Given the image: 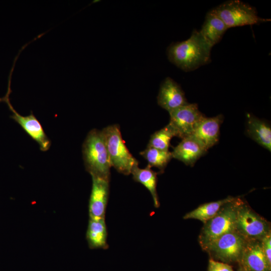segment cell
<instances>
[{
  "mask_svg": "<svg viewBox=\"0 0 271 271\" xmlns=\"http://www.w3.org/2000/svg\"><path fill=\"white\" fill-rule=\"evenodd\" d=\"M92 185L89 202V218H105L109 194V182L92 177Z\"/></svg>",
  "mask_w": 271,
  "mask_h": 271,
  "instance_id": "12",
  "label": "cell"
},
{
  "mask_svg": "<svg viewBox=\"0 0 271 271\" xmlns=\"http://www.w3.org/2000/svg\"><path fill=\"white\" fill-rule=\"evenodd\" d=\"M246 271H271L263 253L260 240H248L238 263Z\"/></svg>",
  "mask_w": 271,
  "mask_h": 271,
  "instance_id": "11",
  "label": "cell"
},
{
  "mask_svg": "<svg viewBox=\"0 0 271 271\" xmlns=\"http://www.w3.org/2000/svg\"><path fill=\"white\" fill-rule=\"evenodd\" d=\"M174 137H175V133L172 127L168 124L151 136L147 147L161 150L169 151L170 141Z\"/></svg>",
  "mask_w": 271,
  "mask_h": 271,
  "instance_id": "21",
  "label": "cell"
},
{
  "mask_svg": "<svg viewBox=\"0 0 271 271\" xmlns=\"http://www.w3.org/2000/svg\"><path fill=\"white\" fill-rule=\"evenodd\" d=\"M223 120L222 114L212 117L205 116L190 136L198 141L207 151L217 143Z\"/></svg>",
  "mask_w": 271,
  "mask_h": 271,
  "instance_id": "13",
  "label": "cell"
},
{
  "mask_svg": "<svg viewBox=\"0 0 271 271\" xmlns=\"http://www.w3.org/2000/svg\"><path fill=\"white\" fill-rule=\"evenodd\" d=\"M83 159L86 171L91 177L109 181L111 166L101 130H91L82 145Z\"/></svg>",
  "mask_w": 271,
  "mask_h": 271,
  "instance_id": "2",
  "label": "cell"
},
{
  "mask_svg": "<svg viewBox=\"0 0 271 271\" xmlns=\"http://www.w3.org/2000/svg\"><path fill=\"white\" fill-rule=\"evenodd\" d=\"M133 180L143 185L151 193L156 208L160 206L157 192V173L151 169L149 165L145 169L139 167V163L132 168L131 173Z\"/></svg>",
  "mask_w": 271,
  "mask_h": 271,
  "instance_id": "18",
  "label": "cell"
},
{
  "mask_svg": "<svg viewBox=\"0 0 271 271\" xmlns=\"http://www.w3.org/2000/svg\"><path fill=\"white\" fill-rule=\"evenodd\" d=\"M207 150L195 139L189 136L183 139L174 148L172 152L173 158L178 160L188 166H193Z\"/></svg>",
  "mask_w": 271,
  "mask_h": 271,
  "instance_id": "14",
  "label": "cell"
},
{
  "mask_svg": "<svg viewBox=\"0 0 271 271\" xmlns=\"http://www.w3.org/2000/svg\"><path fill=\"white\" fill-rule=\"evenodd\" d=\"M235 231L247 240H261L271 233L270 224L240 198L236 211Z\"/></svg>",
  "mask_w": 271,
  "mask_h": 271,
  "instance_id": "5",
  "label": "cell"
},
{
  "mask_svg": "<svg viewBox=\"0 0 271 271\" xmlns=\"http://www.w3.org/2000/svg\"><path fill=\"white\" fill-rule=\"evenodd\" d=\"M86 236L90 248H108L105 218H89Z\"/></svg>",
  "mask_w": 271,
  "mask_h": 271,
  "instance_id": "17",
  "label": "cell"
},
{
  "mask_svg": "<svg viewBox=\"0 0 271 271\" xmlns=\"http://www.w3.org/2000/svg\"><path fill=\"white\" fill-rule=\"evenodd\" d=\"M246 133L258 144L271 151V127L265 121L253 115H248Z\"/></svg>",
  "mask_w": 271,
  "mask_h": 271,
  "instance_id": "16",
  "label": "cell"
},
{
  "mask_svg": "<svg viewBox=\"0 0 271 271\" xmlns=\"http://www.w3.org/2000/svg\"><path fill=\"white\" fill-rule=\"evenodd\" d=\"M214 9L228 29L270 21L258 17L253 7L239 0L225 2Z\"/></svg>",
  "mask_w": 271,
  "mask_h": 271,
  "instance_id": "6",
  "label": "cell"
},
{
  "mask_svg": "<svg viewBox=\"0 0 271 271\" xmlns=\"http://www.w3.org/2000/svg\"><path fill=\"white\" fill-rule=\"evenodd\" d=\"M157 101L158 104L168 112L188 103L181 87L170 77L165 78L161 83Z\"/></svg>",
  "mask_w": 271,
  "mask_h": 271,
  "instance_id": "10",
  "label": "cell"
},
{
  "mask_svg": "<svg viewBox=\"0 0 271 271\" xmlns=\"http://www.w3.org/2000/svg\"><path fill=\"white\" fill-rule=\"evenodd\" d=\"M17 59H15L13 65L10 71L8 78L7 92L4 97L0 98V102H5L9 109L12 111L11 118L17 122L24 130L39 146L41 151L45 152L48 150L51 146V141L45 133L43 128L38 119L31 111L27 116H23L19 114L12 105L10 95L12 92L11 88L12 75Z\"/></svg>",
  "mask_w": 271,
  "mask_h": 271,
  "instance_id": "8",
  "label": "cell"
},
{
  "mask_svg": "<svg viewBox=\"0 0 271 271\" xmlns=\"http://www.w3.org/2000/svg\"><path fill=\"white\" fill-rule=\"evenodd\" d=\"M168 123L175 137L183 139L191 136L197 126L205 117L196 103H187L170 112Z\"/></svg>",
  "mask_w": 271,
  "mask_h": 271,
  "instance_id": "9",
  "label": "cell"
},
{
  "mask_svg": "<svg viewBox=\"0 0 271 271\" xmlns=\"http://www.w3.org/2000/svg\"><path fill=\"white\" fill-rule=\"evenodd\" d=\"M148 163L150 167H155L163 172L168 164L173 158L172 152L169 151H164L153 147H147L140 153Z\"/></svg>",
  "mask_w": 271,
  "mask_h": 271,
  "instance_id": "20",
  "label": "cell"
},
{
  "mask_svg": "<svg viewBox=\"0 0 271 271\" xmlns=\"http://www.w3.org/2000/svg\"><path fill=\"white\" fill-rule=\"evenodd\" d=\"M208 271H234L232 267L228 263L210 258Z\"/></svg>",
  "mask_w": 271,
  "mask_h": 271,
  "instance_id": "22",
  "label": "cell"
},
{
  "mask_svg": "<svg viewBox=\"0 0 271 271\" xmlns=\"http://www.w3.org/2000/svg\"><path fill=\"white\" fill-rule=\"evenodd\" d=\"M109 157L111 167L118 172L128 175L132 167L138 163L126 148L122 140L118 124L104 127L102 130Z\"/></svg>",
  "mask_w": 271,
  "mask_h": 271,
  "instance_id": "4",
  "label": "cell"
},
{
  "mask_svg": "<svg viewBox=\"0 0 271 271\" xmlns=\"http://www.w3.org/2000/svg\"><path fill=\"white\" fill-rule=\"evenodd\" d=\"M240 198L223 205L217 213L205 223L198 237L203 249L208 244L226 233L235 231L236 211Z\"/></svg>",
  "mask_w": 271,
  "mask_h": 271,
  "instance_id": "3",
  "label": "cell"
},
{
  "mask_svg": "<svg viewBox=\"0 0 271 271\" xmlns=\"http://www.w3.org/2000/svg\"><path fill=\"white\" fill-rule=\"evenodd\" d=\"M237 271H246L241 266L239 265Z\"/></svg>",
  "mask_w": 271,
  "mask_h": 271,
  "instance_id": "24",
  "label": "cell"
},
{
  "mask_svg": "<svg viewBox=\"0 0 271 271\" xmlns=\"http://www.w3.org/2000/svg\"><path fill=\"white\" fill-rule=\"evenodd\" d=\"M212 48L199 31L194 30L186 40L171 44L167 49V55L177 67L191 71L210 62Z\"/></svg>",
  "mask_w": 271,
  "mask_h": 271,
  "instance_id": "1",
  "label": "cell"
},
{
  "mask_svg": "<svg viewBox=\"0 0 271 271\" xmlns=\"http://www.w3.org/2000/svg\"><path fill=\"white\" fill-rule=\"evenodd\" d=\"M235 198L228 196L224 199L203 204L194 210L186 213L183 218L184 219H195L205 223L213 217L223 205L232 201Z\"/></svg>",
  "mask_w": 271,
  "mask_h": 271,
  "instance_id": "19",
  "label": "cell"
},
{
  "mask_svg": "<svg viewBox=\"0 0 271 271\" xmlns=\"http://www.w3.org/2000/svg\"><path fill=\"white\" fill-rule=\"evenodd\" d=\"M260 242L265 256L271 265V233L262 238Z\"/></svg>",
  "mask_w": 271,
  "mask_h": 271,
  "instance_id": "23",
  "label": "cell"
},
{
  "mask_svg": "<svg viewBox=\"0 0 271 271\" xmlns=\"http://www.w3.org/2000/svg\"><path fill=\"white\" fill-rule=\"evenodd\" d=\"M227 27L214 9L209 11L200 31L203 39L212 47L220 42Z\"/></svg>",
  "mask_w": 271,
  "mask_h": 271,
  "instance_id": "15",
  "label": "cell"
},
{
  "mask_svg": "<svg viewBox=\"0 0 271 271\" xmlns=\"http://www.w3.org/2000/svg\"><path fill=\"white\" fill-rule=\"evenodd\" d=\"M247 241L236 231H231L210 242L203 250L214 260L228 264L238 263Z\"/></svg>",
  "mask_w": 271,
  "mask_h": 271,
  "instance_id": "7",
  "label": "cell"
}]
</instances>
